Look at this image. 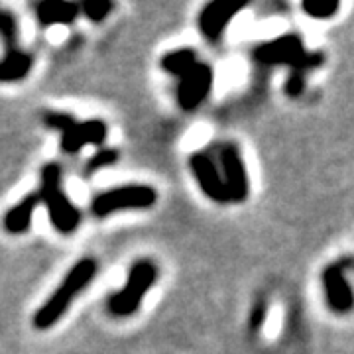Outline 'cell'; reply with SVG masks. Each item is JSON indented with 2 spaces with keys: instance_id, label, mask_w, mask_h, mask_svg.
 I'll return each instance as SVG.
<instances>
[{
  "instance_id": "obj_1",
  "label": "cell",
  "mask_w": 354,
  "mask_h": 354,
  "mask_svg": "<svg viewBox=\"0 0 354 354\" xmlns=\"http://www.w3.org/2000/svg\"><path fill=\"white\" fill-rule=\"evenodd\" d=\"M97 270H99L97 260H93V258L79 260L65 274V278L62 279L59 288L51 293L50 299L36 311V315H34V327L38 330H46L53 327L65 315V311L69 309V305L75 301L77 295L93 281V278L97 276Z\"/></svg>"
},
{
  "instance_id": "obj_2",
  "label": "cell",
  "mask_w": 354,
  "mask_h": 354,
  "mask_svg": "<svg viewBox=\"0 0 354 354\" xmlns=\"http://www.w3.org/2000/svg\"><path fill=\"white\" fill-rule=\"evenodd\" d=\"M39 201L46 205L48 216L55 230L62 234L75 232L81 225V211L75 207V203L67 197L62 185V167L57 164L44 165L41 169V185L38 193Z\"/></svg>"
},
{
  "instance_id": "obj_3",
  "label": "cell",
  "mask_w": 354,
  "mask_h": 354,
  "mask_svg": "<svg viewBox=\"0 0 354 354\" xmlns=\"http://www.w3.org/2000/svg\"><path fill=\"white\" fill-rule=\"evenodd\" d=\"M158 279V266L152 260H138L134 262L130 272H128L127 286L120 291H114L109 297L106 309L114 317L134 315L142 305V299L148 291L152 290V286Z\"/></svg>"
},
{
  "instance_id": "obj_4",
  "label": "cell",
  "mask_w": 354,
  "mask_h": 354,
  "mask_svg": "<svg viewBox=\"0 0 354 354\" xmlns=\"http://www.w3.org/2000/svg\"><path fill=\"white\" fill-rule=\"evenodd\" d=\"M156 201H158V193L150 185H120L99 193L91 203V211L95 216L104 218L122 211L150 209Z\"/></svg>"
},
{
  "instance_id": "obj_5",
  "label": "cell",
  "mask_w": 354,
  "mask_h": 354,
  "mask_svg": "<svg viewBox=\"0 0 354 354\" xmlns=\"http://www.w3.org/2000/svg\"><path fill=\"white\" fill-rule=\"evenodd\" d=\"M215 83V71L205 62H197L177 83V104L185 111L193 113L199 109L205 99L209 97Z\"/></svg>"
},
{
  "instance_id": "obj_6",
  "label": "cell",
  "mask_w": 354,
  "mask_h": 354,
  "mask_svg": "<svg viewBox=\"0 0 354 354\" xmlns=\"http://www.w3.org/2000/svg\"><path fill=\"white\" fill-rule=\"evenodd\" d=\"M221 177L227 189L228 201L230 203H242L248 199L250 193V181H248V171L242 160L241 150L228 142L221 148Z\"/></svg>"
},
{
  "instance_id": "obj_7",
  "label": "cell",
  "mask_w": 354,
  "mask_h": 354,
  "mask_svg": "<svg viewBox=\"0 0 354 354\" xmlns=\"http://www.w3.org/2000/svg\"><path fill=\"white\" fill-rule=\"evenodd\" d=\"M304 39L297 34H283L279 38L264 41L260 46H256L254 50V59L258 64L274 67V65H288L293 67L305 53Z\"/></svg>"
},
{
  "instance_id": "obj_8",
  "label": "cell",
  "mask_w": 354,
  "mask_h": 354,
  "mask_svg": "<svg viewBox=\"0 0 354 354\" xmlns=\"http://www.w3.org/2000/svg\"><path fill=\"white\" fill-rule=\"evenodd\" d=\"M351 268V258L329 264L323 272V288H325V297L330 311L335 313H348L353 309V290L346 279V270Z\"/></svg>"
},
{
  "instance_id": "obj_9",
  "label": "cell",
  "mask_w": 354,
  "mask_h": 354,
  "mask_svg": "<svg viewBox=\"0 0 354 354\" xmlns=\"http://www.w3.org/2000/svg\"><path fill=\"white\" fill-rule=\"evenodd\" d=\"M189 167L193 177L197 179L201 191L211 199V201L221 203L225 205L228 201L227 189H225V183H223V177H221V171L215 165V162L203 152H195L189 158Z\"/></svg>"
},
{
  "instance_id": "obj_10",
  "label": "cell",
  "mask_w": 354,
  "mask_h": 354,
  "mask_svg": "<svg viewBox=\"0 0 354 354\" xmlns=\"http://www.w3.org/2000/svg\"><path fill=\"white\" fill-rule=\"evenodd\" d=\"M106 124L102 120H85L73 122L65 132H62V150L65 153L81 152L85 146L102 144L106 140Z\"/></svg>"
},
{
  "instance_id": "obj_11",
  "label": "cell",
  "mask_w": 354,
  "mask_h": 354,
  "mask_svg": "<svg viewBox=\"0 0 354 354\" xmlns=\"http://www.w3.org/2000/svg\"><path fill=\"white\" fill-rule=\"evenodd\" d=\"M242 8H244L242 4H230L227 0H216V2L207 4L199 16L201 34L209 41H216L223 36L225 28L230 24V20L241 12Z\"/></svg>"
},
{
  "instance_id": "obj_12",
  "label": "cell",
  "mask_w": 354,
  "mask_h": 354,
  "mask_svg": "<svg viewBox=\"0 0 354 354\" xmlns=\"http://www.w3.org/2000/svg\"><path fill=\"white\" fill-rule=\"evenodd\" d=\"M39 205L38 193H32L24 197L20 203H16L12 209L4 215L2 225L4 230L10 234H24L32 227V218H34V211Z\"/></svg>"
},
{
  "instance_id": "obj_13",
  "label": "cell",
  "mask_w": 354,
  "mask_h": 354,
  "mask_svg": "<svg viewBox=\"0 0 354 354\" xmlns=\"http://www.w3.org/2000/svg\"><path fill=\"white\" fill-rule=\"evenodd\" d=\"M79 16V4L44 0L36 6V18L41 26H65L75 22Z\"/></svg>"
},
{
  "instance_id": "obj_14",
  "label": "cell",
  "mask_w": 354,
  "mask_h": 354,
  "mask_svg": "<svg viewBox=\"0 0 354 354\" xmlns=\"http://www.w3.org/2000/svg\"><path fill=\"white\" fill-rule=\"evenodd\" d=\"M34 67V57L20 50H8L0 57V83L22 81Z\"/></svg>"
},
{
  "instance_id": "obj_15",
  "label": "cell",
  "mask_w": 354,
  "mask_h": 354,
  "mask_svg": "<svg viewBox=\"0 0 354 354\" xmlns=\"http://www.w3.org/2000/svg\"><path fill=\"white\" fill-rule=\"evenodd\" d=\"M197 62L199 59H197L195 50H191V48H179V50L165 53L164 57H162V62H160V65H162V69H164L165 73H169V75L179 79V77L185 75Z\"/></svg>"
},
{
  "instance_id": "obj_16",
  "label": "cell",
  "mask_w": 354,
  "mask_h": 354,
  "mask_svg": "<svg viewBox=\"0 0 354 354\" xmlns=\"http://www.w3.org/2000/svg\"><path fill=\"white\" fill-rule=\"evenodd\" d=\"M301 8L313 20H329L341 8V4L339 0H305Z\"/></svg>"
},
{
  "instance_id": "obj_17",
  "label": "cell",
  "mask_w": 354,
  "mask_h": 354,
  "mask_svg": "<svg viewBox=\"0 0 354 354\" xmlns=\"http://www.w3.org/2000/svg\"><path fill=\"white\" fill-rule=\"evenodd\" d=\"M113 8L114 4L109 0H87V2L79 4V12H83L91 22H97V24L104 22Z\"/></svg>"
},
{
  "instance_id": "obj_18",
  "label": "cell",
  "mask_w": 354,
  "mask_h": 354,
  "mask_svg": "<svg viewBox=\"0 0 354 354\" xmlns=\"http://www.w3.org/2000/svg\"><path fill=\"white\" fill-rule=\"evenodd\" d=\"M0 38L10 48L16 50V41H18V24L12 14L6 10H0Z\"/></svg>"
},
{
  "instance_id": "obj_19",
  "label": "cell",
  "mask_w": 354,
  "mask_h": 354,
  "mask_svg": "<svg viewBox=\"0 0 354 354\" xmlns=\"http://www.w3.org/2000/svg\"><path fill=\"white\" fill-rule=\"evenodd\" d=\"M118 158H120V153L116 152V150H113V148H102L101 152H97L88 160V164L85 165V171L95 174V171H99L102 167H109V165L116 164Z\"/></svg>"
},
{
  "instance_id": "obj_20",
  "label": "cell",
  "mask_w": 354,
  "mask_h": 354,
  "mask_svg": "<svg viewBox=\"0 0 354 354\" xmlns=\"http://www.w3.org/2000/svg\"><path fill=\"white\" fill-rule=\"evenodd\" d=\"M73 122H75V118L67 113L50 111V113L44 114V124L50 128V130H59V132H65V130L71 127Z\"/></svg>"
},
{
  "instance_id": "obj_21",
  "label": "cell",
  "mask_w": 354,
  "mask_h": 354,
  "mask_svg": "<svg viewBox=\"0 0 354 354\" xmlns=\"http://www.w3.org/2000/svg\"><path fill=\"white\" fill-rule=\"evenodd\" d=\"M305 75L304 71H297V69H291L290 75L286 79V85H283V91L290 99H297L305 88Z\"/></svg>"
},
{
  "instance_id": "obj_22",
  "label": "cell",
  "mask_w": 354,
  "mask_h": 354,
  "mask_svg": "<svg viewBox=\"0 0 354 354\" xmlns=\"http://www.w3.org/2000/svg\"><path fill=\"white\" fill-rule=\"evenodd\" d=\"M266 313H268V304H266V299H258L256 305H254L252 313H250V329H252L254 333H258V330L264 327Z\"/></svg>"
}]
</instances>
